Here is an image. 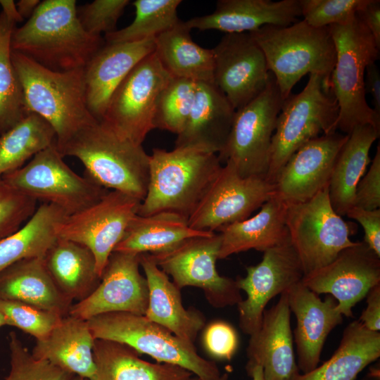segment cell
Returning <instances> with one entry per match:
<instances>
[{"mask_svg": "<svg viewBox=\"0 0 380 380\" xmlns=\"http://www.w3.org/2000/svg\"><path fill=\"white\" fill-rule=\"evenodd\" d=\"M197 82L172 77L162 91L156 106L153 126L179 134L193 107Z\"/></svg>", "mask_w": 380, "mask_h": 380, "instance_id": "obj_40", "label": "cell"}, {"mask_svg": "<svg viewBox=\"0 0 380 380\" xmlns=\"http://www.w3.org/2000/svg\"><path fill=\"white\" fill-rule=\"evenodd\" d=\"M0 137L28 115L11 58V37L23 21L15 3L0 0Z\"/></svg>", "mask_w": 380, "mask_h": 380, "instance_id": "obj_37", "label": "cell"}, {"mask_svg": "<svg viewBox=\"0 0 380 380\" xmlns=\"http://www.w3.org/2000/svg\"><path fill=\"white\" fill-rule=\"evenodd\" d=\"M8 337L11 369L5 380H72L74 374L34 357L15 332Z\"/></svg>", "mask_w": 380, "mask_h": 380, "instance_id": "obj_41", "label": "cell"}, {"mask_svg": "<svg viewBox=\"0 0 380 380\" xmlns=\"http://www.w3.org/2000/svg\"><path fill=\"white\" fill-rule=\"evenodd\" d=\"M286 291L265 309L260 328L250 335L246 367L260 366L265 380H293L300 372L296 360Z\"/></svg>", "mask_w": 380, "mask_h": 380, "instance_id": "obj_21", "label": "cell"}, {"mask_svg": "<svg viewBox=\"0 0 380 380\" xmlns=\"http://www.w3.org/2000/svg\"><path fill=\"white\" fill-rule=\"evenodd\" d=\"M148 287V303L144 316L165 327L180 339L194 344L205 324L198 310L186 309L180 290L153 261L149 253L139 255Z\"/></svg>", "mask_w": 380, "mask_h": 380, "instance_id": "obj_25", "label": "cell"}, {"mask_svg": "<svg viewBox=\"0 0 380 380\" xmlns=\"http://www.w3.org/2000/svg\"><path fill=\"white\" fill-rule=\"evenodd\" d=\"M286 205L290 241L304 277L328 265L342 250L356 243L350 239L349 224L331 207L328 186L308 201Z\"/></svg>", "mask_w": 380, "mask_h": 380, "instance_id": "obj_10", "label": "cell"}, {"mask_svg": "<svg viewBox=\"0 0 380 380\" xmlns=\"http://www.w3.org/2000/svg\"><path fill=\"white\" fill-rule=\"evenodd\" d=\"M180 0H136L135 18L128 26L104 35L106 43L129 42L155 38L181 20L177 17Z\"/></svg>", "mask_w": 380, "mask_h": 380, "instance_id": "obj_39", "label": "cell"}, {"mask_svg": "<svg viewBox=\"0 0 380 380\" xmlns=\"http://www.w3.org/2000/svg\"><path fill=\"white\" fill-rule=\"evenodd\" d=\"M367 306L360 319L361 324L368 330H380V284L372 288L367 296Z\"/></svg>", "mask_w": 380, "mask_h": 380, "instance_id": "obj_49", "label": "cell"}, {"mask_svg": "<svg viewBox=\"0 0 380 380\" xmlns=\"http://www.w3.org/2000/svg\"><path fill=\"white\" fill-rule=\"evenodd\" d=\"M139 255L113 251L99 285L85 298L72 304L68 315L86 321L115 312L144 315L148 287L139 272Z\"/></svg>", "mask_w": 380, "mask_h": 380, "instance_id": "obj_19", "label": "cell"}, {"mask_svg": "<svg viewBox=\"0 0 380 380\" xmlns=\"http://www.w3.org/2000/svg\"><path fill=\"white\" fill-rule=\"evenodd\" d=\"M77 158L86 175L99 185L133 196L141 201L149 182L150 155L141 145L124 139L96 120L58 150Z\"/></svg>", "mask_w": 380, "mask_h": 380, "instance_id": "obj_4", "label": "cell"}, {"mask_svg": "<svg viewBox=\"0 0 380 380\" xmlns=\"http://www.w3.org/2000/svg\"><path fill=\"white\" fill-rule=\"evenodd\" d=\"M44 260L56 286L72 301L85 298L100 282L93 253L80 243L58 237Z\"/></svg>", "mask_w": 380, "mask_h": 380, "instance_id": "obj_35", "label": "cell"}, {"mask_svg": "<svg viewBox=\"0 0 380 380\" xmlns=\"http://www.w3.org/2000/svg\"><path fill=\"white\" fill-rule=\"evenodd\" d=\"M130 347L113 341L95 339L93 380H188L194 374L179 366L141 359Z\"/></svg>", "mask_w": 380, "mask_h": 380, "instance_id": "obj_31", "label": "cell"}, {"mask_svg": "<svg viewBox=\"0 0 380 380\" xmlns=\"http://www.w3.org/2000/svg\"><path fill=\"white\" fill-rule=\"evenodd\" d=\"M72 380H88V379L77 376V377L73 378Z\"/></svg>", "mask_w": 380, "mask_h": 380, "instance_id": "obj_58", "label": "cell"}, {"mask_svg": "<svg viewBox=\"0 0 380 380\" xmlns=\"http://www.w3.org/2000/svg\"><path fill=\"white\" fill-rule=\"evenodd\" d=\"M304 272L291 242L263 252L262 260L246 267V275L236 279L246 298L237 304L239 327L248 335L260 327L269 301L302 281Z\"/></svg>", "mask_w": 380, "mask_h": 380, "instance_id": "obj_17", "label": "cell"}, {"mask_svg": "<svg viewBox=\"0 0 380 380\" xmlns=\"http://www.w3.org/2000/svg\"><path fill=\"white\" fill-rule=\"evenodd\" d=\"M155 50V38L140 41L106 43L84 67L89 110L101 120L117 87L130 71Z\"/></svg>", "mask_w": 380, "mask_h": 380, "instance_id": "obj_23", "label": "cell"}, {"mask_svg": "<svg viewBox=\"0 0 380 380\" xmlns=\"http://www.w3.org/2000/svg\"><path fill=\"white\" fill-rule=\"evenodd\" d=\"M218 380H229V375L227 373H224L221 374L220 379Z\"/></svg>", "mask_w": 380, "mask_h": 380, "instance_id": "obj_56", "label": "cell"}, {"mask_svg": "<svg viewBox=\"0 0 380 380\" xmlns=\"http://www.w3.org/2000/svg\"><path fill=\"white\" fill-rule=\"evenodd\" d=\"M302 282L318 295H331L342 315L353 317L352 308L380 284V257L364 241H357L328 265L305 276Z\"/></svg>", "mask_w": 380, "mask_h": 380, "instance_id": "obj_18", "label": "cell"}, {"mask_svg": "<svg viewBox=\"0 0 380 380\" xmlns=\"http://www.w3.org/2000/svg\"><path fill=\"white\" fill-rule=\"evenodd\" d=\"M63 158L54 144L1 177L27 196L70 215L96 203L109 190L75 172Z\"/></svg>", "mask_w": 380, "mask_h": 380, "instance_id": "obj_9", "label": "cell"}, {"mask_svg": "<svg viewBox=\"0 0 380 380\" xmlns=\"http://www.w3.org/2000/svg\"><path fill=\"white\" fill-rule=\"evenodd\" d=\"M11 50L55 71L84 68L105 44L89 34L77 15L75 0L41 1L33 15L11 37Z\"/></svg>", "mask_w": 380, "mask_h": 380, "instance_id": "obj_1", "label": "cell"}, {"mask_svg": "<svg viewBox=\"0 0 380 380\" xmlns=\"http://www.w3.org/2000/svg\"><path fill=\"white\" fill-rule=\"evenodd\" d=\"M379 356L380 333L354 320L344 329L338 347L328 360L293 380H355Z\"/></svg>", "mask_w": 380, "mask_h": 380, "instance_id": "obj_32", "label": "cell"}, {"mask_svg": "<svg viewBox=\"0 0 380 380\" xmlns=\"http://www.w3.org/2000/svg\"><path fill=\"white\" fill-rule=\"evenodd\" d=\"M190 32L185 23L180 21L155 37L154 52L171 77L214 84L213 49L198 45Z\"/></svg>", "mask_w": 380, "mask_h": 380, "instance_id": "obj_33", "label": "cell"}, {"mask_svg": "<svg viewBox=\"0 0 380 380\" xmlns=\"http://www.w3.org/2000/svg\"><path fill=\"white\" fill-rule=\"evenodd\" d=\"M365 93L372 98L373 110L380 115V72L376 63L369 64L365 70Z\"/></svg>", "mask_w": 380, "mask_h": 380, "instance_id": "obj_51", "label": "cell"}, {"mask_svg": "<svg viewBox=\"0 0 380 380\" xmlns=\"http://www.w3.org/2000/svg\"><path fill=\"white\" fill-rule=\"evenodd\" d=\"M94 339L125 344L158 362L179 366L201 380H218L216 363L202 357L194 344L186 342L144 315L115 312L87 320Z\"/></svg>", "mask_w": 380, "mask_h": 380, "instance_id": "obj_8", "label": "cell"}, {"mask_svg": "<svg viewBox=\"0 0 380 380\" xmlns=\"http://www.w3.org/2000/svg\"><path fill=\"white\" fill-rule=\"evenodd\" d=\"M329 27L336 53L330 79L339 109L336 129L349 135L357 126L369 125L380 130V115L368 105L365 89L366 68L379 59L380 48L356 14Z\"/></svg>", "mask_w": 380, "mask_h": 380, "instance_id": "obj_6", "label": "cell"}, {"mask_svg": "<svg viewBox=\"0 0 380 380\" xmlns=\"http://www.w3.org/2000/svg\"><path fill=\"white\" fill-rule=\"evenodd\" d=\"M221 235L186 239L169 249L149 253L156 264L179 289L194 286L203 291L215 308L237 305L242 300L236 281L221 276L216 269Z\"/></svg>", "mask_w": 380, "mask_h": 380, "instance_id": "obj_13", "label": "cell"}, {"mask_svg": "<svg viewBox=\"0 0 380 380\" xmlns=\"http://www.w3.org/2000/svg\"><path fill=\"white\" fill-rule=\"evenodd\" d=\"M172 77L155 52L150 53L114 91L100 121L120 137L141 145L154 129L158 99Z\"/></svg>", "mask_w": 380, "mask_h": 380, "instance_id": "obj_12", "label": "cell"}, {"mask_svg": "<svg viewBox=\"0 0 380 380\" xmlns=\"http://www.w3.org/2000/svg\"><path fill=\"white\" fill-rule=\"evenodd\" d=\"M129 0H95L77 8V18L89 34L102 37L115 30V26Z\"/></svg>", "mask_w": 380, "mask_h": 380, "instance_id": "obj_45", "label": "cell"}, {"mask_svg": "<svg viewBox=\"0 0 380 380\" xmlns=\"http://www.w3.org/2000/svg\"><path fill=\"white\" fill-rule=\"evenodd\" d=\"M40 2L41 1L39 0H20L15 3V6L18 14L23 20L25 18L29 19Z\"/></svg>", "mask_w": 380, "mask_h": 380, "instance_id": "obj_52", "label": "cell"}, {"mask_svg": "<svg viewBox=\"0 0 380 380\" xmlns=\"http://www.w3.org/2000/svg\"><path fill=\"white\" fill-rule=\"evenodd\" d=\"M356 15L372 34L380 48V1L366 0Z\"/></svg>", "mask_w": 380, "mask_h": 380, "instance_id": "obj_50", "label": "cell"}, {"mask_svg": "<svg viewBox=\"0 0 380 380\" xmlns=\"http://www.w3.org/2000/svg\"><path fill=\"white\" fill-rule=\"evenodd\" d=\"M250 33L262 49L284 100L308 73L320 75L331 86L336 53L329 27H314L303 20L285 27L265 25Z\"/></svg>", "mask_w": 380, "mask_h": 380, "instance_id": "obj_5", "label": "cell"}, {"mask_svg": "<svg viewBox=\"0 0 380 380\" xmlns=\"http://www.w3.org/2000/svg\"><path fill=\"white\" fill-rule=\"evenodd\" d=\"M0 299L27 303L63 317L72 305L53 282L44 257L23 259L2 270Z\"/></svg>", "mask_w": 380, "mask_h": 380, "instance_id": "obj_29", "label": "cell"}, {"mask_svg": "<svg viewBox=\"0 0 380 380\" xmlns=\"http://www.w3.org/2000/svg\"><path fill=\"white\" fill-rule=\"evenodd\" d=\"M338 106L331 86L310 74L304 89L284 100L272 136L266 179L272 184L293 153L320 133L337 132Z\"/></svg>", "mask_w": 380, "mask_h": 380, "instance_id": "obj_7", "label": "cell"}, {"mask_svg": "<svg viewBox=\"0 0 380 380\" xmlns=\"http://www.w3.org/2000/svg\"><path fill=\"white\" fill-rule=\"evenodd\" d=\"M6 325H7L6 319L4 315L0 310V329L2 327L6 326Z\"/></svg>", "mask_w": 380, "mask_h": 380, "instance_id": "obj_55", "label": "cell"}, {"mask_svg": "<svg viewBox=\"0 0 380 380\" xmlns=\"http://www.w3.org/2000/svg\"><path fill=\"white\" fill-rule=\"evenodd\" d=\"M291 312L296 319L294 341L297 365L305 374L318 366L325 341L329 333L343 322L337 301L331 295L322 300L302 281L286 291Z\"/></svg>", "mask_w": 380, "mask_h": 380, "instance_id": "obj_22", "label": "cell"}, {"mask_svg": "<svg viewBox=\"0 0 380 380\" xmlns=\"http://www.w3.org/2000/svg\"><path fill=\"white\" fill-rule=\"evenodd\" d=\"M346 215L362 226L365 233L363 241L380 257V209L365 210L353 206Z\"/></svg>", "mask_w": 380, "mask_h": 380, "instance_id": "obj_48", "label": "cell"}, {"mask_svg": "<svg viewBox=\"0 0 380 380\" xmlns=\"http://www.w3.org/2000/svg\"><path fill=\"white\" fill-rule=\"evenodd\" d=\"M353 206L365 210H375L380 207V146L367 173L358 182Z\"/></svg>", "mask_w": 380, "mask_h": 380, "instance_id": "obj_47", "label": "cell"}, {"mask_svg": "<svg viewBox=\"0 0 380 380\" xmlns=\"http://www.w3.org/2000/svg\"><path fill=\"white\" fill-rule=\"evenodd\" d=\"M364 380H380L379 367H373L369 369V372Z\"/></svg>", "mask_w": 380, "mask_h": 380, "instance_id": "obj_54", "label": "cell"}, {"mask_svg": "<svg viewBox=\"0 0 380 380\" xmlns=\"http://www.w3.org/2000/svg\"><path fill=\"white\" fill-rule=\"evenodd\" d=\"M54 144L56 134L52 126L41 116L29 113L0 137V177Z\"/></svg>", "mask_w": 380, "mask_h": 380, "instance_id": "obj_38", "label": "cell"}, {"mask_svg": "<svg viewBox=\"0 0 380 380\" xmlns=\"http://www.w3.org/2000/svg\"><path fill=\"white\" fill-rule=\"evenodd\" d=\"M65 216L51 204L37 207L19 229L0 241V272L19 260L44 257L57 240L56 227Z\"/></svg>", "mask_w": 380, "mask_h": 380, "instance_id": "obj_36", "label": "cell"}, {"mask_svg": "<svg viewBox=\"0 0 380 380\" xmlns=\"http://www.w3.org/2000/svg\"><path fill=\"white\" fill-rule=\"evenodd\" d=\"M301 16L300 0H220L210 14L184 22L191 30L252 32L265 25L285 27Z\"/></svg>", "mask_w": 380, "mask_h": 380, "instance_id": "obj_24", "label": "cell"}, {"mask_svg": "<svg viewBox=\"0 0 380 380\" xmlns=\"http://www.w3.org/2000/svg\"><path fill=\"white\" fill-rule=\"evenodd\" d=\"M203 342L206 351L213 357L230 360L237 350L238 334L229 323L217 320L209 324L204 330Z\"/></svg>", "mask_w": 380, "mask_h": 380, "instance_id": "obj_46", "label": "cell"}, {"mask_svg": "<svg viewBox=\"0 0 380 380\" xmlns=\"http://www.w3.org/2000/svg\"><path fill=\"white\" fill-rule=\"evenodd\" d=\"M235 113L215 84L197 83L193 107L175 148L197 147L218 154L226 144Z\"/></svg>", "mask_w": 380, "mask_h": 380, "instance_id": "obj_26", "label": "cell"}, {"mask_svg": "<svg viewBox=\"0 0 380 380\" xmlns=\"http://www.w3.org/2000/svg\"><path fill=\"white\" fill-rule=\"evenodd\" d=\"M284 99L272 74L265 89L236 110L220 162H230L243 177L266 178L272 139Z\"/></svg>", "mask_w": 380, "mask_h": 380, "instance_id": "obj_11", "label": "cell"}, {"mask_svg": "<svg viewBox=\"0 0 380 380\" xmlns=\"http://www.w3.org/2000/svg\"><path fill=\"white\" fill-rule=\"evenodd\" d=\"M213 51L214 84L236 111L265 89L272 73L250 32L226 34Z\"/></svg>", "mask_w": 380, "mask_h": 380, "instance_id": "obj_16", "label": "cell"}, {"mask_svg": "<svg viewBox=\"0 0 380 380\" xmlns=\"http://www.w3.org/2000/svg\"><path fill=\"white\" fill-rule=\"evenodd\" d=\"M286 206L274 195L252 217L220 228L218 259L251 249L265 252L291 242L286 221Z\"/></svg>", "mask_w": 380, "mask_h": 380, "instance_id": "obj_27", "label": "cell"}, {"mask_svg": "<svg viewBox=\"0 0 380 380\" xmlns=\"http://www.w3.org/2000/svg\"><path fill=\"white\" fill-rule=\"evenodd\" d=\"M11 58L27 113L52 126L58 150L96 120L87 106L84 68L55 71L13 51Z\"/></svg>", "mask_w": 380, "mask_h": 380, "instance_id": "obj_2", "label": "cell"}, {"mask_svg": "<svg viewBox=\"0 0 380 380\" xmlns=\"http://www.w3.org/2000/svg\"><path fill=\"white\" fill-rule=\"evenodd\" d=\"M141 201L110 190L99 201L66 215L57 225L58 237L80 243L93 253L100 278L108 258L137 215Z\"/></svg>", "mask_w": 380, "mask_h": 380, "instance_id": "obj_14", "label": "cell"}, {"mask_svg": "<svg viewBox=\"0 0 380 380\" xmlns=\"http://www.w3.org/2000/svg\"><path fill=\"white\" fill-rule=\"evenodd\" d=\"M348 138L337 132L314 138L289 158L274 183L286 203H303L329 186L336 158Z\"/></svg>", "mask_w": 380, "mask_h": 380, "instance_id": "obj_20", "label": "cell"}, {"mask_svg": "<svg viewBox=\"0 0 380 380\" xmlns=\"http://www.w3.org/2000/svg\"><path fill=\"white\" fill-rule=\"evenodd\" d=\"M188 380H201V379L194 375L191 378H189Z\"/></svg>", "mask_w": 380, "mask_h": 380, "instance_id": "obj_57", "label": "cell"}, {"mask_svg": "<svg viewBox=\"0 0 380 380\" xmlns=\"http://www.w3.org/2000/svg\"><path fill=\"white\" fill-rule=\"evenodd\" d=\"M94 341L87 322L68 315L46 337L36 341L31 353L74 375L93 380Z\"/></svg>", "mask_w": 380, "mask_h": 380, "instance_id": "obj_28", "label": "cell"}, {"mask_svg": "<svg viewBox=\"0 0 380 380\" xmlns=\"http://www.w3.org/2000/svg\"><path fill=\"white\" fill-rule=\"evenodd\" d=\"M246 369L252 380H265L263 376L262 369L260 366L246 367Z\"/></svg>", "mask_w": 380, "mask_h": 380, "instance_id": "obj_53", "label": "cell"}, {"mask_svg": "<svg viewBox=\"0 0 380 380\" xmlns=\"http://www.w3.org/2000/svg\"><path fill=\"white\" fill-rule=\"evenodd\" d=\"M221 167L217 153L201 148H153L147 192L137 214L171 212L188 219Z\"/></svg>", "mask_w": 380, "mask_h": 380, "instance_id": "obj_3", "label": "cell"}, {"mask_svg": "<svg viewBox=\"0 0 380 380\" xmlns=\"http://www.w3.org/2000/svg\"><path fill=\"white\" fill-rule=\"evenodd\" d=\"M274 194V184L265 177H243L232 163L226 162L189 217V225L196 230L215 232L248 218Z\"/></svg>", "mask_w": 380, "mask_h": 380, "instance_id": "obj_15", "label": "cell"}, {"mask_svg": "<svg viewBox=\"0 0 380 380\" xmlns=\"http://www.w3.org/2000/svg\"><path fill=\"white\" fill-rule=\"evenodd\" d=\"M0 310L7 325L17 327L37 340L46 337L63 316L35 306L13 300L0 299Z\"/></svg>", "mask_w": 380, "mask_h": 380, "instance_id": "obj_42", "label": "cell"}, {"mask_svg": "<svg viewBox=\"0 0 380 380\" xmlns=\"http://www.w3.org/2000/svg\"><path fill=\"white\" fill-rule=\"evenodd\" d=\"M379 133L369 125L357 126L336 158L328 190L331 207L341 217L353 207L357 185L371 161L369 151Z\"/></svg>", "mask_w": 380, "mask_h": 380, "instance_id": "obj_30", "label": "cell"}, {"mask_svg": "<svg viewBox=\"0 0 380 380\" xmlns=\"http://www.w3.org/2000/svg\"><path fill=\"white\" fill-rule=\"evenodd\" d=\"M37 201L0 177V241L19 229L34 214Z\"/></svg>", "mask_w": 380, "mask_h": 380, "instance_id": "obj_43", "label": "cell"}, {"mask_svg": "<svg viewBox=\"0 0 380 380\" xmlns=\"http://www.w3.org/2000/svg\"><path fill=\"white\" fill-rule=\"evenodd\" d=\"M365 2L366 0H300L303 20L317 28L347 22Z\"/></svg>", "mask_w": 380, "mask_h": 380, "instance_id": "obj_44", "label": "cell"}, {"mask_svg": "<svg viewBox=\"0 0 380 380\" xmlns=\"http://www.w3.org/2000/svg\"><path fill=\"white\" fill-rule=\"evenodd\" d=\"M215 232L198 231L190 227L188 219L171 212L148 216L136 215L113 251L155 253L169 249L191 237L209 236Z\"/></svg>", "mask_w": 380, "mask_h": 380, "instance_id": "obj_34", "label": "cell"}]
</instances>
